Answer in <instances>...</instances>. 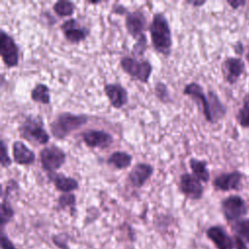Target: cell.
Listing matches in <instances>:
<instances>
[{"label": "cell", "mask_w": 249, "mask_h": 249, "mask_svg": "<svg viewBox=\"0 0 249 249\" xmlns=\"http://www.w3.org/2000/svg\"><path fill=\"white\" fill-rule=\"evenodd\" d=\"M147 50H148V39L146 34L143 33L136 39V42L132 46L131 54L136 58H141L145 54Z\"/></svg>", "instance_id": "obj_24"}, {"label": "cell", "mask_w": 249, "mask_h": 249, "mask_svg": "<svg viewBox=\"0 0 249 249\" xmlns=\"http://www.w3.org/2000/svg\"><path fill=\"white\" fill-rule=\"evenodd\" d=\"M154 91H155V95L158 98L159 101H160L161 103H169L172 101V98L170 96L168 88L166 86L165 83L163 82H157L154 88Z\"/></svg>", "instance_id": "obj_25"}, {"label": "cell", "mask_w": 249, "mask_h": 249, "mask_svg": "<svg viewBox=\"0 0 249 249\" xmlns=\"http://www.w3.org/2000/svg\"><path fill=\"white\" fill-rule=\"evenodd\" d=\"M89 118L86 114H75L72 112H60L49 124L51 134L57 140H64L72 132L87 124Z\"/></svg>", "instance_id": "obj_2"}, {"label": "cell", "mask_w": 249, "mask_h": 249, "mask_svg": "<svg viewBox=\"0 0 249 249\" xmlns=\"http://www.w3.org/2000/svg\"><path fill=\"white\" fill-rule=\"evenodd\" d=\"M133 157L125 151H114L107 159V163L117 170H124L131 166Z\"/></svg>", "instance_id": "obj_18"}, {"label": "cell", "mask_w": 249, "mask_h": 249, "mask_svg": "<svg viewBox=\"0 0 249 249\" xmlns=\"http://www.w3.org/2000/svg\"><path fill=\"white\" fill-rule=\"evenodd\" d=\"M19 189V185L17 180L15 179H10L6 182V186L3 187L2 189V197L8 198V196L11 195V193L16 192L17 190Z\"/></svg>", "instance_id": "obj_31"}, {"label": "cell", "mask_w": 249, "mask_h": 249, "mask_svg": "<svg viewBox=\"0 0 249 249\" xmlns=\"http://www.w3.org/2000/svg\"><path fill=\"white\" fill-rule=\"evenodd\" d=\"M76 6L68 0H58L53 3V11L59 18H71L75 13Z\"/></svg>", "instance_id": "obj_23"}, {"label": "cell", "mask_w": 249, "mask_h": 249, "mask_svg": "<svg viewBox=\"0 0 249 249\" xmlns=\"http://www.w3.org/2000/svg\"><path fill=\"white\" fill-rule=\"evenodd\" d=\"M103 91L108 98L110 105L115 109H122L128 102L127 90L119 83L105 84Z\"/></svg>", "instance_id": "obj_13"}, {"label": "cell", "mask_w": 249, "mask_h": 249, "mask_svg": "<svg viewBox=\"0 0 249 249\" xmlns=\"http://www.w3.org/2000/svg\"><path fill=\"white\" fill-rule=\"evenodd\" d=\"M240 179H241V174L237 171L231 172V173H223L214 179L213 186L217 190H221V191L234 190L238 188Z\"/></svg>", "instance_id": "obj_17"}, {"label": "cell", "mask_w": 249, "mask_h": 249, "mask_svg": "<svg viewBox=\"0 0 249 249\" xmlns=\"http://www.w3.org/2000/svg\"><path fill=\"white\" fill-rule=\"evenodd\" d=\"M155 168L148 162H136L127 173V182L135 189L142 188L153 176Z\"/></svg>", "instance_id": "obj_11"}, {"label": "cell", "mask_w": 249, "mask_h": 249, "mask_svg": "<svg viewBox=\"0 0 249 249\" xmlns=\"http://www.w3.org/2000/svg\"><path fill=\"white\" fill-rule=\"evenodd\" d=\"M243 69L244 63L239 58L230 57L224 62V73L227 81L230 83H234L243 72Z\"/></svg>", "instance_id": "obj_19"}, {"label": "cell", "mask_w": 249, "mask_h": 249, "mask_svg": "<svg viewBox=\"0 0 249 249\" xmlns=\"http://www.w3.org/2000/svg\"><path fill=\"white\" fill-rule=\"evenodd\" d=\"M235 242H236V248L237 249H247V247L245 246V244L243 243V241L241 240L240 237H236Z\"/></svg>", "instance_id": "obj_35"}, {"label": "cell", "mask_w": 249, "mask_h": 249, "mask_svg": "<svg viewBox=\"0 0 249 249\" xmlns=\"http://www.w3.org/2000/svg\"><path fill=\"white\" fill-rule=\"evenodd\" d=\"M15 215V210L13 208V206L11 205L10 201L8 200V198H4L2 197V201H1V225L2 227L9 223L12 218Z\"/></svg>", "instance_id": "obj_26"}, {"label": "cell", "mask_w": 249, "mask_h": 249, "mask_svg": "<svg viewBox=\"0 0 249 249\" xmlns=\"http://www.w3.org/2000/svg\"><path fill=\"white\" fill-rule=\"evenodd\" d=\"M189 166L192 170V174L195 175L201 182H208L210 174L207 169V162L196 158L189 160Z\"/></svg>", "instance_id": "obj_22"}, {"label": "cell", "mask_w": 249, "mask_h": 249, "mask_svg": "<svg viewBox=\"0 0 249 249\" xmlns=\"http://www.w3.org/2000/svg\"><path fill=\"white\" fill-rule=\"evenodd\" d=\"M151 44L154 50L167 57L172 51V32L169 21L163 13H155L148 25Z\"/></svg>", "instance_id": "obj_1"}, {"label": "cell", "mask_w": 249, "mask_h": 249, "mask_svg": "<svg viewBox=\"0 0 249 249\" xmlns=\"http://www.w3.org/2000/svg\"><path fill=\"white\" fill-rule=\"evenodd\" d=\"M187 4L193 6V7H200L205 4V1H200V0H188L186 1Z\"/></svg>", "instance_id": "obj_34"}, {"label": "cell", "mask_w": 249, "mask_h": 249, "mask_svg": "<svg viewBox=\"0 0 249 249\" xmlns=\"http://www.w3.org/2000/svg\"><path fill=\"white\" fill-rule=\"evenodd\" d=\"M178 189L180 193L189 199H200L203 195V187L195 175L189 172L182 173L178 181Z\"/></svg>", "instance_id": "obj_8"}, {"label": "cell", "mask_w": 249, "mask_h": 249, "mask_svg": "<svg viewBox=\"0 0 249 249\" xmlns=\"http://www.w3.org/2000/svg\"><path fill=\"white\" fill-rule=\"evenodd\" d=\"M238 121L241 125L249 126V95L244 100V105L238 113Z\"/></svg>", "instance_id": "obj_29"}, {"label": "cell", "mask_w": 249, "mask_h": 249, "mask_svg": "<svg viewBox=\"0 0 249 249\" xmlns=\"http://www.w3.org/2000/svg\"><path fill=\"white\" fill-rule=\"evenodd\" d=\"M39 160L42 168L47 173L56 172L66 161V153L57 145L45 146L39 152Z\"/></svg>", "instance_id": "obj_5"}, {"label": "cell", "mask_w": 249, "mask_h": 249, "mask_svg": "<svg viewBox=\"0 0 249 249\" xmlns=\"http://www.w3.org/2000/svg\"><path fill=\"white\" fill-rule=\"evenodd\" d=\"M1 245H2V249H17L15 245L12 243V241L5 235L3 231L1 234Z\"/></svg>", "instance_id": "obj_33"}, {"label": "cell", "mask_w": 249, "mask_h": 249, "mask_svg": "<svg viewBox=\"0 0 249 249\" xmlns=\"http://www.w3.org/2000/svg\"><path fill=\"white\" fill-rule=\"evenodd\" d=\"M237 233L244 237L249 242V220H242L235 224L234 226Z\"/></svg>", "instance_id": "obj_30"}, {"label": "cell", "mask_w": 249, "mask_h": 249, "mask_svg": "<svg viewBox=\"0 0 249 249\" xmlns=\"http://www.w3.org/2000/svg\"><path fill=\"white\" fill-rule=\"evenodd\" d=\"M18 130L22 139L36 145H47L51 139L44 121L39 115H26L20 122Z\"/></svg>", "instance_id": "obj_3"}, {"label": "cell", "mask_w": 249, "mask_h": 249, "mask_svg": "<svg viewBox=\"0 0 249 249\" xmlns=\"http://www.w3.org/2000/svg\"><path fill=\"white\" fill-rule=\"evenodd\" d=\"M64 38L71 44H80L89 35V28L82 25L75 18H67L60 25Z\"/></svg>", "instance_id": "obj_7"}, {"label": "cell", "mask_w": 249, "mask_h": 249, "mask_svg": "<svg viewBox=\"0 0 249 249\" xmlns=\"http://www.w3.org/2000/svg\"><path fill=\"white\" fill-rule=\"evenodd\" d=\"M13 160L18 165L28 166L35 162V153L22 141L16 140L12 144Z\"/></svg>", "instance_id": "obj_14"}, {"label": "cell", "mask_w": 249, "mask_h": 249, "mask_svg": "<svg viewBox=\"0 0 249 249\" xmlns=\"http://www.w3.org/2000/svg\"><path fill=\"white\" fill-rule=\"evenodd\" d=\"M207 236L214 242L218 249H231L232 242L225 231L220 227H211L207 230Z\"/></svg>", "instance_id": "obj_20"}, {"label": "cell", "mask_w": 249, "mask_h": 249, "mask_svg": "<svg viewBox=\"0 0 249 249\" xmlns=\"http://www.w3.org/2000/svg\"><path fill=\"white\" fill-rule=\"evenodd\" d=\"M247 59L249 60V52H248V54H247Z\"/></svg>", "instance_id": "obj_38"}, {"label": "cell", "mask_w": 249, "mask_h": 249, "mask_svg": "<svg viewBox=\"0 0 249 249\" xmlns=\"http://www.w3.org/2000/svg\"><path fill=\"white\" fill-rule=\"evenodd\" d=\"M231 6H232V8H237L238 6H240V5H243L244 4V1H229L228 2Z\"/></svg>", "instance_id": "obj_36"}, {"label": "cell", "mask_w": 249, "mask_h": 249, "mask_svg": "<svg viewBox=\"0 0 249 249\" xmlns=\"http://www.w3.org/2000/svg\"><path fill=\"white\" fill-rule=\"evenodd\" d=\"M122 70L132 80L147 84L153 72V65L149 59L136 58L132 55H124L120 59Z\"/></svg>", "instance_id": "obj_4"}, {"label": "cell", "mask_w": 249, "mask_h": 249, "mask_svg": "<svg viewBox=\"0 0 249 249\" xmlns=\"http://www.w3.org/2000/svg\"><path fill=\"white\" fill-rule=\"evenodd\" d=\"M0 155H1V167L2 168H7L12 165L13 160L11 159L9 152H8V147L6 145V142L4 139L1 140V150H0Z\"/></svg>", "instance_id": "obj_28"}, {"label": "cell", "mask_w": 249, "mask_h": 249, "mask_svg": "<svg viewBox=\"0 0 249 249\" xmlns=\"http://www.w3.org/2000/svg\"><path fill=\"white\" fill-rule=\"evenodd\" d=\"M88 3L90 5H96V4H100L101 2L100 1H89Z\"/></svg>", "instance_id": "obj_37"}, {"label": "cell", "mask_w": 249, "mask_h": 249, "mask_svg": "<svg viewBox=\"0 0 249 249\" xmlns=\"http://www.w3.org/2000/svg\"><path fill=\"white\" fill-rule=\"evenodd\" d=\"M184 95L191 97L201 109L205 119L211 123L210 115V96L209 93L205 94L201 86L196 82L187 84L183 89Z\"/></svg>", "instance_id": "obj_9"}, {"label": "cell", "mask_w": 249, "mask_h": 249, "mask_svg": "<svg viewBox=\"0 0 249 249\" xmlns=\"http://www.w3.org/2000/svg\"><path fill=\"white\" fill-rule=\"evenodd\" d=\"M112 13L117 14V15H126L128 13V10L126 9L125 6L119 4V3H115L112 7Z\"/></svg>", "instance_id": "obj_32"}, {"label": "cell", "mask_w": 249, "mask_h": 249, "mask_svg": "<svg viewBox=\"0 0 249 249\" xmlns=\"http://www.w3.org/2000/svg\"><path fill=\"white\" fill-rule=\"evenodd\" d=\"M84 144L89 148L105 149L111 146L114 142V137L111 133L104 129L89 128L81 134Z\"/></svg>", "instance_id": "obj_10"}, {"label": "cell", "mask_w": 249, "mask_h": 249, "mask_svg": "<svg viewBox=\"0 0 249 249\" xmlns=\"http://www.w3.org/2000/svg\"><path fill=\"white\" fill-rule=\"evenodd\" d=\"M47 176L49 181L52 182L54 188L61 194L72 193L79 189V182L74 177L66 176L58 172L47 173Z\"/></svg>", "instance_id": "obj_16"}, {"label": "cell", "mask_w": 249, "mask_h": 249, "mask_svg": "<svg viewBox=\"0 0 249 249\" xmlns=\"http://www.w3.org/2000/svg\"><path fill=\"white\" fill-rule=\"evenodd\" d=\"M30 98L36 103L49 105L51 103L50 88L44 83H37L30 91Z\"/></svg>", "instance_id": "obj_21"}, {"label": "cell", "mask_w": 249, "mask_h": 249, "mask_svg": "<svg viewBox=\"0 0 249 249\" xmlns=\"http://www.w3.org/2000/svg\"><path fill=\"white\" fill-rule=\"evenodd\" d=\"M76 205V196L73 193L61 194L57 198V206L60 209H75Z\"/></svg>", "instance_id": "obj_27"}, {"label": "cell", "mask_w": 249, "mask_h": 249, "mask_svg": "<svg viewBox=\"0 0 249 249\" xmlns=\"http://www.w3.org/2000/svg\"><path fill=\"white\" fill-rule=\"evenodd\" d=\"M222 209L228 220H235L246 213L244 201L237 196L227 197L222 202Z\"/></svg>", "instance_id": "obj_15"}, {"label": "cell", "mask_w": 249, "mask_h": 249, "mask_svg": "<svg viewBox=\"0 0 249 249\" xmlns=\"http://www.w3.org/2000/svg\"><path fill=\"white\" fill-rule=\"evenodd\" d=\"M0 54L2 62L7 68H14L18 65V46L14 38L3 29L0 32Z\"/></svg>", "instance_id": "obj_6"}, {"label": "cell", "mask_w": 249, "mask_h": 249, "mask_svg": "<svg viewBox=\"0 0 249 249\" xmlns=\"http://www.w3.org/2000/svg\"><path fill=\"white\" fill-rule=\"evenodd\" d=\"M146 26L147 17L142 10L136 9L133 11H128V13L124 16L125 30L132 38L137 39L140 35H142Z\"/></svg>", "instance_id": "obj_12"}]
</instances>
